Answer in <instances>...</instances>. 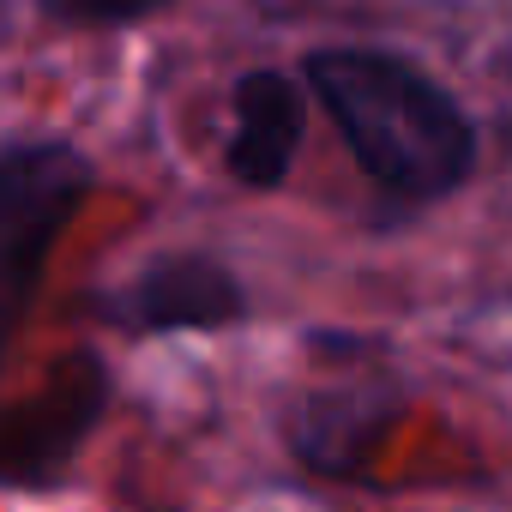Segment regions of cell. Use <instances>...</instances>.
I'll use <instances>...</instances> for the list:
<instances>
[{
    "label": "cell",
    "mask_w": 512,
    "mask_h": 512,
    "mask_svg": "<svg viewBox=\"0 0 512 512\" xmlns=\"http://www.w3.org/2000/svg\"><path fill=\"white\" fill-rule=\"evenodd\" d=\"M31 7L61 31H133L181 0H31Z\"/></svg>",
    "instance_id": "cell-7"
},
{
    "label": "cell",
    "mask_w": 512,
    "mask_h": 512,
    "mask_svg": "<svg viewBox=\"0 0 512 512\" xmlns=\"http://www.w3.org/2000/svg\"><path fill=\"white\" fill-rule=\"evenodd\" d=\"M97 187V163L67 133H7L0 145V284H7V332L25 326L49 253L73 229Z\"/></svg>",
    "instance_id": "cell-2"
},
{
    "label": "cell",
    "mask_w": 512,
    "mask_h": 512,
    "mask_svg": "<svg viewBox=\"0 0 512 512\" xmlns=\"http://www.w3.org/2000/svg\"><path fill=\"white\" fill-rule=\"evenodd\" d=\"M296 67L338 127L350 163L374 187L380 223H410L470 187L482 163V127L416 55L386 43H320Z\"/></svg>",
    "instance_id": "cell-1"
},
{
    "label": "cell",
    "mask_w": 512,
    "mask_h": 512,
    "mask_svg": "<svg viewBox=\"0 0 512 512\" xmlns=\"http://www.w3.org/2000/svg\"><path fill=\"white\" fill-rule=\"evenodd\" d=\"M308 79L302 67H241L229 79V133H223V175L247 193H278L296 175L308 139Z\"/></svg>",
    "instance_id": "cell-4"
},
{
    "label": "cell",
    "mask_w": 512,
    "mask_h": 512,
    "mask_svg": "<svg viewBox=\"0 0 512 512\" xmlns=\"http://www.w3.org/2000/svg\"><path fill=\"white\" fill-rule=\"evenodd\" d=\"M79 320L121 332V338H217L253 320L247 278L205 247H163L139 260L121 284L85 290Z\"/></svg>",
    "instance_id": "cell-3"
},
{
    "label": "cell",
    "mask_w": 512,
    "mask_h": 512,
    "mask_svg": "<svg viewBox=\"0 0 512 512\" xmlns=\"http://www.w3.org/2000/svg\"><path fill=\"white\" fill-rule=\"evenodd\" d=\"M404 422V392L392 380H332L284 410V446L308 476L350 482Z\"/></svg>",
    "instance_id": "cell-5"
},
{
    "label": "cell",
    "mask_w": 512,
    "mask_h": 512,
    "mask_svg": "<svg viewBox=\"0 0 512 512\" xmlns=\"http://www.w3.org/2000/svg\"><path fill=\"white\" fill-rule=\"evenodd\" d=\"M109 410V368L97 356H67V368L43 386V398H31L25 410H13V434H7V482L13 488H49L67 476L73 452L85 446V434L103 422Z\"/></svg>",
    "instance_id": "cell-6"
}]
</instances>
